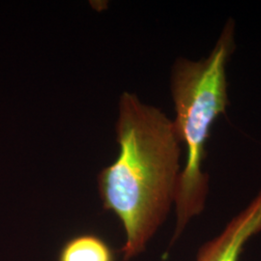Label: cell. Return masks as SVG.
<instances>
[{
    "instance_id": "2",
    "label": "cell",
    "mask_w": 261,
    "mask_h": 261,
    "mask_svg": "<svg viewBox=\"0 0 261 261\" xmlns=\"http://www.w3.org/2000/svg\"><path fill=\"white\" fill-rule=\"evenodd\" d=\"M235 47V21L228 19L207 57H179L171 69L170 91L175 110L172 121L186 148L175 200L177 224L173 241L205 207L209 192V177L202 169L206 144L215 122L229 106L226 69Z\"/></svg>"
},
{
    "instance_id": "4",
    "label": "cell",
    "mask_w": 261,
    "mask_h": 261,
    "mask_svg": "<svg viewBox=\"0 0 261 261\" xmlns=\"http://www.w3.org/2000/svg\"><path fill=\"white\" fill-rule=\"evenodd\" d=\"M57 261H116V255L111 245L101 236L83 233L64 243Z\"/></svg>"
},
{
    "instance_id": "1",
    "label": "cell",
    "mask_w": 261,
    "mask_h": 261,
    "mask_svg": "<svg viewBox=\"0 0 261 261\" xmlns=\"http://www.w3.org/2000/svg\"><path fill=\"white\" fill-rule=\"evenodd\" d=\"M116 140L119 155L98 175L103 209L121 222L124 261L144 252L175 205L181 175V141L173 121L136 94L122 93Z\"/></svg>"
},
{
    "instance_id": "3",
    "label": "cell",
    "mask_w": 261,
    "mask_h": 261,
    "mask_svg": "<svg viewBox=\"0 0 261 261\" xmlns=\"http://www.w3.org/2000/svg\"><path fill=\"white\" fill-rule=\"evenodd\" d=\"M261 232V190L213 239L203 244L196 261H239L246 244Z\"/></svg>"
}]
</instances>
